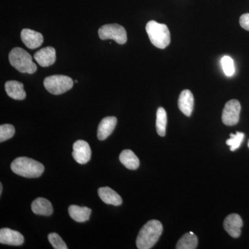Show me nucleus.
Listing matches in <instances>:
<instances>
[{"instance_id":"f03ea898","label":"nucleus","mask_w":249,"mask_h":249,"mask_svg":"<svg viewBox=\"0 0 249 249\" xmlns=\"http://www.w3.org/2000/svg\"><path fill=\"white\" fill-rule=\"evenodd\" d=\"M12 171L16 175L26 178H37L45 171V166L37 161L28 157H18L11 165Z\"/></svg>"},{"instance_id":"2eb2a0df","label":"nucleus","mask_w":249,"mask_h":249,"mask_svg":"<svg viewBox=\"0 0 249 249\" xmlns=\"http://www.w3.org/2000/svg\"><path fill=\"white\" fill-rule=\"evenodd\" d=\"M5 90L8 96L18 101H22L27 96L24 85L16 80H9L5 84Z\"/></svg>"},{"instance_id":"39448f33","label":"nucleus","mask_w":249,"mask_h":249,"mask_svg":"<svg viewBox=\"0 0 249 249\" xmlns=\"http://www.w3.org/2000/svg\"><path fill=\"white\" fill-rule=\"evenodd\" d=\"M44 86L49 93L53 95H60L71 89L73 86V81L69 76L53 75L45 78Z\"/></svg>"},{"instance_id":"6ab92c4d","label":"nucleus","mask_w":249,"mask_h":249,"mask_svg":"<svg viewBox=\"0 0 249 249\" xmlns=\"http://www.w3.org/2000/svg\"><path fill=\"white\" fill-rule=\"evenodd\" d=\"M119 160L129 170H137L140 165L138 157L130 150L122 151L119 156Z\"/></svg>"},{"instance_id":"f3484780","label":"nucleus","mask_w":249,"mask_h":249,"mask_svg":"<svg viewBox=\"0 0 249 249\" xmlns=\"http://www.w3.org/2000/svg\"><path fill=\"white\" fill-rule=\"evenodd\" d=\"M33 212L40 215L49 216L53 212L52 203L43 197H38L35 199L31 204Z\"/></svg>"},{"instance_id":"aec40b11","label":"nucleus","mask_w":249,"mask_h":249,"mask_svg":"<svg viewBox=\"0 0 249 249\" xmlns=\"http://www.w3.org/2000/svg\"><path fill=\"white\" fill-rule=\"evenodd\" d=\"M198 240L193 232L184 234L178 241L177 249H196L197 247Z\"/></svg>"},{"instance_id":"7ed1b4c3","label":"nucleus","mask_w":249,"mask_h":249,"mask_svg":"<svg viewBox=\"0 0 249 249\" xmlns=\"http://www.w3.org/2000/svg\"><path fill=\"white\" fill-rule=\"evenodd\" d=\"M9 59L11 65L21 73L32 74L37 71V66L33 62L32 57L22 48L13 49L10 52Z\"/></svg>"},{"instance_id":"1a4fd4ad","label":"nucleus","mask_w":249,"mask_h":249,"mask_svg":"<svg viewBox=\"0 0 249 249\" xmlns=\"http://www.w3.org/2000/svg\"><path fill=\"white\" fill-rule=\"evenodd\" d=\"M243 227L242 218L237 214L228 215L224 221V228L226 231L233 238H237L241 235V229Z\"/></svg>"},{"instance_id":"f257e3e1","label":"nucleus","mask_w":249,"mask_h":249,"mask_svg":"<svg viewBox=\"0 0 249 249\" xmlns=\"http://www.w3.org/2000/svg\"><path fill=\"white\" fill-rule=\"evenodd\" d=\"M163 232V225L160 221L153 220L147 222L141 229L137 236V248L139 249H150L158 242L160 236Z\"/></svg>"},{"instance_id":"cd10ccee","label":"nucleus","mask_w":249,"mask_h":249,"mask_svg":"<svg viewBox=\"0 0 249 249\" xmlns=\"http://www.w3.org/2000/svg\"><path fill=\"white\" fill-rule=\"evenodd\" d=\"M248 147H249V142H248Z\"/></svg>"},{"instance_id":"412c9836","label":"nucleus","mask_w":249,"mask_h":249,"mask_svg":"<svg viewBox=\"0 0 249 249\" xmlns=\"http://www.w3.org/2000/svg\"><path fill=\"white\" fill-rule=\"evenodd\" d=\"M167 114L164 108H158L157 111V120H156V128L157 134L160 137H164L165 135V129H166Z\"/></svg>"},{"instance_id":"4be33fe9","label":"nucleus","mask_w":249,"mask_h":249,"mask_svg":"<svg viewBox=\"0 0 249 249\" xmlns=\"http://www.w3.org/2000/svg\"><path fill=\"white\" fill-rule=\"evenodd\" d=\"M245 139V134L237 132L235 134H231L230 139L227 141V145L230 146L231 151L234 152L240 147Z\"/></svg>"},{"instance_id":"423d86ee","label":"nucleus","mask_w":249,"mask_h":249,"mask_svg":"<svg viewBox=\"0 0 249 249\" xmlns=\"http://www.w3.org/2000/svg\"><path fill=\"white\" fill-rule=\"evenodd\" d=\"M98 36L101 40H113L119 45H124L127 40L125 29L118 24L103 25L98 29Z\"/></svg>"},{"instance_id":"bb28decb","label":"nucleus","mask_w":249,"mask_h":249,"mask_svg":"<svg viewBox=\"0 0 249 249\" xmlns=\"http://www.w3.org/2000/svg\"><path fill=\"white\" fill-rule=\"evenodd\" d=\"M3 191V186L2 183H0V195H1V193H2Z\"/></svg>"},{"instance_id":"9b49d317","label":"nucleus","mask_w":249,"mask_h":249,"mask_svg":"<svg viewBox=\"0 0 249 249\" xmlns=\"http://www.w3.org/2000/svg\"><path fill=\"white\" fill-rule=\"evenodd\" d=\"M24 242V236L20 232L4 228L0 230V243L10 246H20Z\"/></svg>"},{"instance_id":"f8f14e48","label":"nucleus","mask_w":249,"mask_h":249,"mask_svg":"<svg viewBox=\"0 0 249 249\" xmlns=\"http://www.w3.org/2000/svg\"><path fill=\"white\" fill-rule=\"evenodd\" d=\"M34 58L41 67L51 66V65H53L56 60L55 49L52 47H45V48L37 51L34 54Z\"/></svg>"},{"instance_id":"4468645a","label":"nucleus","mask_w":249,"mask_h":249,"mask_svg":"<svg viewBox=\"0 0 249 249\" xmlns=\"http://www.w3.org/2000/svg\"><path fill=\"white\" fill-rule=\"evenodd\" d=\"M178 107L180 111L187 116H191L194 107V97L191 91L183 90L180 93L178 100Z\"/></svg>"},{"instance_id":"a878e982","label":"nucleus","mask_w":249,"mask_h":249,"mask_svg":"<svg viewBox=\"0 0 249 249\" xmlns=\"http://www.w3.org/2000/svg\"><path fill=\"white\" fill-rule=\"evenodd\" d=\"M241 27L249 31V14L242 15L240 18Z\"/></svg>"},{"instance_id":"6e6552de","label":"nucleus","mask_w":249,"mask_h":249,"mask_svg":"<svg viewBox=\"0 0 249 249\" xmlns=\"http://www.w3.org/2000/svg\"><path fill=\"white\" fill-rule=\"evenodd\" d=\"M72 156L77 163L85 164L91 160V150L89 143L83 140H78L73 145Z\"/></svg>"},{"instance_id":"dca6fc26","label":"nucleus","mask_w":249,"mask_h":249,"mask_svg":"<svg viewBox=\"0 0 249 249\" xmlns=\"http://www.w3.org/2000/svg\"><path fill=\"white\" fill-rule=\"evenodd\" d=\"M98 196L103 202L107 204L120 206L123 202L121 196L109 187H102L98 191Z\"/></svg>"},{"instance_id":"20e7f679","label":"nucleus","mask_w":249,"mask_h":249,"mask_svg":"<svg viewBox=\"0 0 249 249\" xmlns=\"http://www.w3.org/2000/svg\"><path fill=\"white\" fill-rule=\"evenodd\" d=\"M146 32L152 45L159 49H165L170 43V33L164 24L152 20L146 24Z\"/></svg>"},{"instance_id":"0eeeda50","label":"nucleus","mask_w":249,"mask_h":249,"mask_svg":"<svg viewBox=\"0 0 249 249\" xmlns=\"http://www.w3.org/2000/svg\"><path fill=\"white\" fill-rule=\"evenodd\" d=\"M241 105L237 100L228 101L222 111L223 124L228 126L235 125L240 121Z\"/></svg>"},{"instance_id":"393cba45","label":"nucleus","mask_w":249,"mask_h":249,"mask_svg":"<svg viewBox=\"0 0 249 249\" xmlns=\"http://www.w3.org/2000/svg\"><path fill=\"white\" fill-rule=\"evenodd\" d=\"M223 70L227 76H232L235 73V66L232 59L229 56H224L222 58Z\"/></svg>"},{"instance_id":"a211bd4d","label":"nucleus","mask_w":249,"mask_h":249,"mask_svg":"<svg viewBox=\"0 0 249 249\" xmlns=\"http://www.w3.org/2000/svg\"><path fill=\"white\" fill-rule=\"evenodd\" d=\"M91 210L88 207H80L76 205H71L69 207L70 217L76 222L83 223L89 220Z\"/></svg>"},{"instance_id":"9d476101","label":"nucleus","mask_w":249,"mask_h":249,"mask_svg":"<svg viewBox=\"0 0 249 249\" xmlns=\"http://www.w3.org/2000/svg\"><path fill=\"white\" fill-rule=\"evenodd\" d=\"M23 43L29 49L38 48L43 43V36L40 33L29 29H23L21 32Z\"/></svg>"},{"instance_id":"b1692460","label":"nucleus","mask_w":249,"mask_h":249,"mask_svg":"<svg viewBox=\"0 0 249 249\" xmlns=\"http://www.w3.org/2000/svg\"><path fill=\"white\" fill-rule=\"evenodd\" d=\"M49 242L52 247L55 249H67L66 244L62 240L61 237L55 232H52L48 235Z\"/></svg>"},{"instance_id":"ddd939ff","label":"nucleus","mask_w":249,"mask_h":249,"mask_svg":"<svg viewBox=\"0 0 249 249\" xmlns=\"http://www.w3.org/2000/svg\"><path fill=\"white\" fill-rule=\"evenodd\" d=\"M117 119L114 116L104 118L98 127L97 137L100 141H104L109 137L115 129Z\"/></svg>"},{"instance_id":"5701e85b","label":"nucleus","mask_w":249,"mask_h":249,"mask_svg":"<svg viewBox=\"0 0 249 249\" xmlns=\"http://www.w3.org/2000/svg\"><path fill=\"white\" fill-rule=\"evenodd\" d=\"M15 132H16V129L12 124H1L0 126V142H2L12 138L14 136Z\"/></svg>"}]
</instances>
